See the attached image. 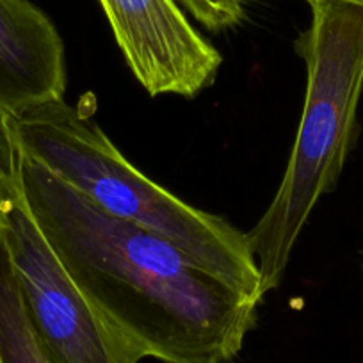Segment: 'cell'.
I'll return each mask as SVG.
<instances>
[{"label":"cell","mask_w":363,"mask_h":363,"mask_svg":"<svg viewBox=\"0 0 363 363\" xmlns=\"http://www.w3.org/2000/svg\"><path fill=\"white\" fill-rule=\"evenodd\" d=\"M0 164L77 287L143 359L228 363L242 351L262 299L171 240L104 212L2 130Z\"/></svg>","instance_id":"6da1fadb"},{"label":"cell","mask_w":363,"mask_h":363,"mask_svg":"<svg viewBox=\"0 0 363 363\" xmlns=\"http://www.w3.org/2000/svg\"><path fill=\"white\" fill-rule=\"evenodd\" d=\"M0 130L20 152L104 212L171 240L264 301L260 271L246 233L143 174L82 106L50 100L0 120Z\"/></svg>","instance_id":"7a4b0ae2"},{"label":"cell","mask_w":363,"mask_h":363,"mask_svg":"<svg viewBox=\"0 0 363 363\" xmlns=\"http://www.w3.org/2000/svg\"><path fill=\"white\" fill-rule=\"evenodd\" d=\"M308 6L310 26L296 40L306 89L294 146L277 194L246 233L264 296L281 284L310 214L337 187L363 91V9L330 0Z\"/></svg>","instance_id":"3957f363"},{"label":"cell","mask_w":363,"mask_h":363,"mask_svg":"<svg viewBox=\"0 0 363 363\" xmlns=\"http://www.w3.org/2000/svg\"><path fill=\"white\" fill-rule=\"evenodd\" d=\"M0 235L15 269L29 323L48 362H141V354L95 308L66 272L13 182Z\"/></svg>","instance_id":"277c9868"},{"label":"cell","mask_w":363,"mask_h":363,"mask_svg":"<svg viewBox=\"0 0 363 363\" xmlns=\"http://www.w3.org/2000/svg\"><path fill=\"white\" fill-rule=\"evenodd\" d=\"M135 80L152 96L194 99L218 79L223 55L177 0H99Z\"/></svg>","instance_id":"5b68a950"},{"label":"cell","mask_w":363,"mask_h":363,"mask_svg":"<svg viewBox=\"0 0 363 363\" xmlns=\"http://www.w3.org/2000/svg\"><path fill=\"white\" fill-rule=\"evenodd\" d=\"M65 41L30 0H0V120L65 99Z\"/></svg>","instance_id":"8992f818"},{"label":"cell","mask_w":363,"mask_h":363,"mask_svg":"<svg viewBox=\"0 0 363 363\" xmlns=\"http://www.w3.org/2000/svg\"><path fill=\"white\" fill-rule=\"evenodd\" d=\"M0 363H50L27 317L15 269L0 235Z\"/></svg>","instance_id":"52a82bcc"},{"label":"cell","mask_w":363,"mask_h":363,"mask_svg":"<svg viewBox=\"0 0 363 363\" xmlns=\"http://www.w3.org/2000/svg\"><path fill=\"white\" fill-rule=\"evenodd\" d=\"M184 11L212 33L233 29L246 16V0H177Z\"/></svg>","instance_id":"ba28073f"},{"label":"cell","mask_w":363,"mask_h":363,"mask_svg":"<svg viewBox=\"0 0 363 363\" xmlns=\"http://www.w3.org/2000/svg\"><path fill=\"white\" fill-rule=\"evenodd\" d=\"M9 198H11V180H9L4 166L0 164V225H2V218H4Z\"/></svg>","instance_id":"9c48e42d"},{"label":"cell","mask_w":363,"mask_h":363,"mask_svg":"<svg viewBox=\"0 0 363 363\" xmlns=\"http://www.w3.org/2000/svg\"><path fill=\"white\" fill-rule=\"evenodd\" d=\"M305 2H312V0H305ZM330 2H338V4L354 6V8L363 9V0H330Z\"/></svg>","instance_id":"30bf717a"}]
</instances>
